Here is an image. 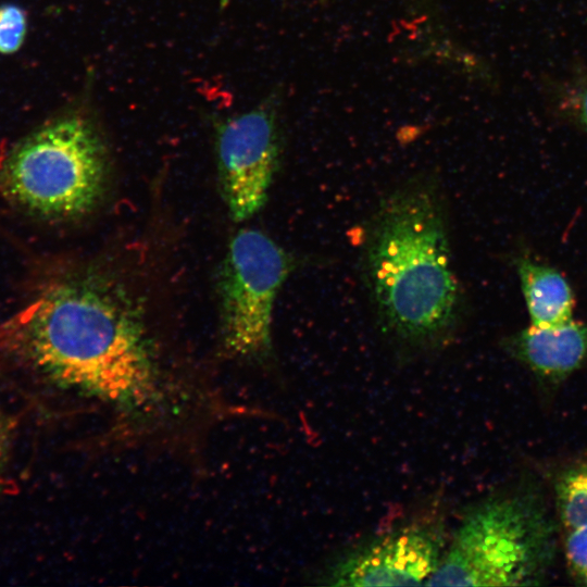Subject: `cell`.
<instances>
[{
    "instance_id": "6da1fadb",
    "label": "cell",
    "mask_w": 587,
    "mask_h": 587,
    "mask_svg": "<svg viewBox=\"0 0 587 587\" xmlns=\"http://www.w3.org/2000/svg\"><path fill=\"white\" fill-rule=\"evenodd\" d=\"M0 351L52 385L123 408L155 397V362L139 308L103 276L49 288L1 327Z\"/></svg>"
},
{
    "instance_id": "7a4b0ae2",
    "label": "cell",
    "mask_w": 587,
    "mask_h": 587,
    "mask_svg": "<svg viewBox=\"0 0 587 587\" xmlns=\"http://www.w3.org/2000/svg\"><path fill=\"white\" fill-rule=\"evenodd\" d=\"M364 265L370 296L389 335L420 348L448 338L460 291L435 187L413 182L383 201L370 228Z\"/></svg>"
},
{
    "instance_id": "3957f363",
    "label": "cell",
    "mask_w": 587,
    "mask_h": 587,
    "mask_svg": "<svg viewBox=\"0 0 587 587\" xmlns=\"http://www.w3.org/2000/svg\"><path fill=\"white\" fill-rule=\"evenodd\" d=\"M555 533L534 489L491 498L466 513L425 585H540L555 554Z\"/></svg>"
},
{
    "instance_id": "277c9868",
    "label": "cell",
    "mask_w": 587,
    "mask_h": 587,
    "mask_svg": "<svg viewBox=\"0 0 587 587\" xmlns=\"http://www.w3.org/2000/svg\"><path fill=\"white\" fill-rule=\"evenodd\" d=\"M108 153L90 118L71 114L27 137L8 158L2 180L17 202L48 216H74L100 200Z\"/></svg>"
},
{
    "instance_id": "5b68a950",
    "label": "cell",
    "mask_w": 587,
    "mask_h": 587,
    "mask_svg": "<svg viewBox=\"0 0 587 587\" xmlns=\"http://www.w3.org/2000/svg\"><path fill=\"white\" fill-rule=\"evenodd\" d=\"M290 268L287 253L266 234L240 229L223 261L220 295L225 348L243 358L271 348L273 308Z\"/></svg>"
},
{
    "instance_id": "8992f818",
    "label": "cell",
    "mask_w": 587,
    "mask_h": 587,
    "mask_svg": "<svg viewBox=\"0 0 587 587\" xmlns=\"http://www.w3.org/2000/svg\"><path fill=\"white\" fill-rule=\"evenodd\" d=\"M215 152L230 216L243 221L265 203L277 168L279 132L275 107L264 102L216 126Z\"/></svg>"
},
{
    "instance_id": "52a82bcc",
    "label": "cell",
    "mask_w": 587,
    "mask_h": 587,
    "mask_svg": "<svg viewBox=\"0 0 587 587\" xmlns=\"http://www.w3.org/2000/svg\"><path fill=\"white\" fill-rule=\"evenodd\" d=\"M442 526L417 521L359 545L327 570L326 585H425L442 557Z\"/></svg>"
},
{
    "instance_id": "ba28073f",
    "label": "cell",
    "mask_w": 587,
    "mask_h": 587,
    "mask_svg": "<svg viewBox=\"0 0 587 587\" xmlns=\"http://www.w3.org/2000/svg\"><path fill=\"white\" fill-rule=\"evenodd\" d=\"M505 346L538 379L558 385L587 358V323L570 321L553 327L530 325L511 336Z\"/></svg>"
},
{
    "instance_id": "9c48e42d",
    "label": "cell",
    "mask_w": 587,
    "mask_h": 587,
    "mask_svg": "<svg viewBox=\"0 0 587 587\" xmlns=\"http://www.w3.org/2000/svg\"><path fill=\"white\" fill-rule=\"evenodd\" d=\"M516 265L532 325L553 327L572 321L574 297L566 279L527 257L520 258Z\"/></svg>"
},
{
    "instance_id": "30bf717a",
    "label": "cell",
    "mask_w": 587,
    "mask_h": 587,
    "mask_svg": "<svg viewBox=\"0 0 587 587\" xmlns=\"http://www.w3.org/2000/svg\"><path fill=\"white\" fill-rule=\"evenodd\" d=\"M555 508L566 530L587 525V462L563 470L554 482Z\"/></svg>"
},
{
    "instance_id": "8fae6325",
    "label": "cell",
    "mask_w": 587,
    "mask_h": 587,
    "mask_svg": "<svg viewBox=\"0 0 587 587\" xmlns=\"http://www.w3.org/2000/svg\"><path fill=\"white\" fill-rule=\"evenodd\" d=\"M563 548L572 579L587 586V525L567 530Z\"/></svg>"
},
{
    "instance_id": "7c38bea8",
    "label": "cell",
    "mask_w": 587,
    "mask_h": 587,
    "mask_svg": "<svg viewBox=\"0 0 587 587\" xmlns=\"http://www.w3.org/2000/svg\"><path fill=\"white\" fill-rule=\"evenodd\" d=\"M26 33L24 11L15 4L0 7V52L13 53L20 49Z\"/></svg>"
},
{
    "instance_id": "4fadbf2b",
    "label": "cell",
    "mask_w": 587,
    "mask_h": 587,
    "mask_svg": "<svg viewBox=\"0 0 587 587\" xmlns=\"http://www.w3.org/2000/svg\"><path fill=\"white\" fill-rule=\"evenodd\" d=\"M10 446L11 426L7 416L0 410V491H2L8 484L5 479V474L10 453Z\"/></svg>"
},
{
    "instance_id": "5bb4252c",
    "label": "cell",
    "mask_w": 587,
    "mask_h": 587,
    "mask_svg": "<svg viewBox=\"0 0 587 587\" xmlns=\"http://www.w3.org/2000/svg\"><path fill=\"white\" fill-rule=\"evenodd\" d=\"M575 107L579 122L587 129V87L578 95Z\"/></svg>"
}]
</instances>
